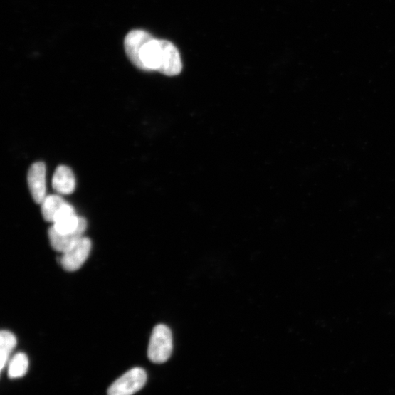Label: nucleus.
Wrapping results in <instances>:
<instances>
[{"label": "nucleus", "instance_id": "3", "mask_svg": "<svg viewBox=\"0 0 395 395\" xmlns=\"http://www.w3.org/2000/svg\"><path fill=\"white\" fill-rule=\"evenodd\" d=\"M147 379L144 369H131L112 384L108 395H134L144 386Z\"/></svg>", "mask_w": 395, "mask_h": 395}, {"label": "nucleus", "instance_id": "8", "mask_svg": "<svg viewBox=\"0 0 395 395\" xmlns=\"http://www.w3.org/2000/svg\"><path fill=\"white\" fill-rule=\"evenodd\" d=\"M86 229H81L72 233H59L50 228L48 239L53 249L64 253L83 238Z\"/></svg>", "mask_w": 395, "mask_h": 395}, {"label": "nucleus", "instance_id": "4", "mask_svg": "<svg viewBox=\"0 0 395 395\" xmlns=\"http://www.w3.org/2000/svg\"><path fill=\"white\" fill-rule=\"evenodd\" d=\"M92 242L88 237L83 236L70 248L63 253L60 263L63 269L75 272L80 269L89 257Z\"/></svg>", "mask_w": 395, "mask_h": 395}, {"label": "nucleus", "instance_id": "2", "mask_svg": "<svg viewBox=\"0 0 395 395\" xmlns=\"http://www.w3.org/2000/svg\"><path fill=\"white\" fill-rule=\"evenodd\" d=\"M173 351V338L171 330L164 325H157L151 335L148 347V357L156 364L166 362Z\"/></svg>", "mask_w": 395, "mask_h": 395}, {"label": "nucleus", "instance_id": "11", "mask_svg": "<svg viewBox=\"0 0 395 395\" xmlns=\"http://www.w3.org/2000/svg\"><path fill=\"white\" fill-rule=\"evenodd\" d=\"M29 359L24 353L15 354L9 362L8 375L11 379L22 378L28 373Z\"/></svg>", "mask_w": 395, "mask_h": 395}, {"label": "nucleus", "instance_id": "7", "mask_svg": "<svg viewBox=\"0 0 395 395\" xmlns=\"http://www.w3.org/2000/svg\"><path fill=\"white\" fill-rule=\"evenodd\" d=\"M52 186L58 194H71L75 189V178L72 170L66 166L58 167L53 176Z\"/></svg>", "mask_w": 395, "mask_h": 395}, {"label": "nucleus", "instance_id": "6", "mask_svg": "<svg viewBox=\"0 0 395 395\" xmlns=\"http://www.w3.org/2000/svg\"><path fill=\"white\" fill-rule=\"evenodd\" d=\"M163 56L159 72L168 76L179 75L182 70L179 53L176 46L170 41L162 40Z\"/></svg>", "mask_w": 395, "mask_h": 395}, {"label": "nucleus", "instance_id": "9", "mask_svg": "<svg viewBox=\"0 0 395 395\" xmlns=\"http://www.w3.org/2000/svg\"><path fill=\"white\" fill-rule=\"evenodd\" d=\"M65 203L66 201L60 195L46 196L41 204L44 220L54 223L56 216Z\"/></svg>", "mask_w": 395, "mask_h": 395}, {"label": "nucleus", "instance_id": "5", "mask_svg": "<svg viewBox=\"0 0 395 395\" xmlns=\"http://www.w3.org/2000/svg\"><path fill=\"white\" fill-rule=\"evenodd\" d=\"M46 166L42 162L33 164L29 169L28 181L35 202L41 204L46 197Z\"/></svg>", "mask_w": 395, "mask_h": 395}, {"label": "nucleus", "instance_id": "1", "mask_svg": "<svg viewBox=\"0 0 395 395\" xmlns=\"http://www.w3.org/2000/svg\"><path fill=\"white\" fill-rule=\"evenodd\" d=\"M125 49L130 62L140 70L159 72L163 56L162 40L144 31H133L125 37Z\"/></svg>", "mask_w": 395, "mask_h": 395}, {"label": "nucleus", "instance_id": "10", "mask_svg": "<svg viewBox=\"0 0 395 395\" xmlns=\"http://www.w3.org/2000/svg\"><path fill=\"white\" fill-rule=\"evenodd\" d=\"M16 344L17 339L14 333L8 330H3L0 333V350H1L0 351L1 352V354H0L1 362H0V364H1V371L4 370V368L9 363L11 354Z\"/></svg>", "mask_w": 395, "mask_h": 395}]
</instances>
